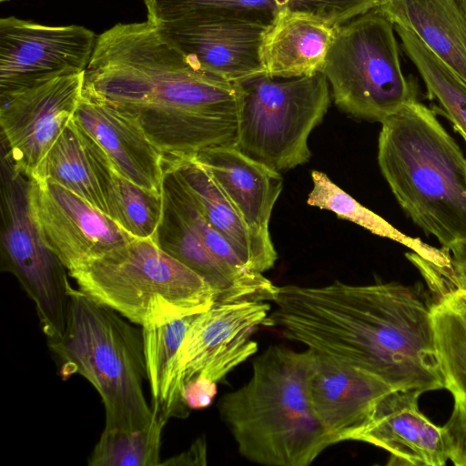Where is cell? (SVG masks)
<instances>
[{
	"mask_svg": "<svg viewBox=\"0 0 466 466\" xmlns=\"http://www.w3.org/2000/svg\"><path fill=\"white\" fill-rule=\"evenodd\" d=\"M83 94L134 119L167 159L237 146L238 84L198 67L148 20L97 35Z\"/></svg>",
	"mask_w": 466,
	"mask_h": 466,
	"instance_id": "6da1fadb",
	"label": "cell"
},
{
	"mask_svg": "<svg viewBox=\"0 0 466 466\" xmlns=\"http://www.w3.org/2000/svg\"><path fill=\"white\" fill-rule=\"evenodd\" d=\"M267 325L394 390L445 389L429 306L395 282L278 288Z\"/></svg>",
	"mask_w": 466,
	"mask_h": 466,
	"instance_id": "7a4b0ae2",
	"label": "cell"
},
{
	"mask_svg": "<svg viewBox=\"0 0 466 466\" xmlns=\"http://www.w3.org/2000/svg\"><path fill=\"white\" fill-rule=\"evenodd\" d=\"M314 351L268 348L249 380L219 400L222 420L238 452L268 466H309L333 445L311 407L309 380Z\"/></svg>",
	"mask_w": 466,
	"mask_h": 466,
	"instance_id": "3957f363",
	"label": "cell"
},
{
	"mask_svg": "<svg viewBox=\"0 0 466 466\" xmlns=\"http://www.w3.org/2000/svg\"><path fill=\"white\" fill-rule=\"evenodd\" d=\"M378 163L397 201L442 248L466 239V158L416 99L381 122Z\"/></svg>",
	"mask_w": 466,
	"mask_h": 466,
	"instance_id": "277c9868",
	"label": "cell"
},
{
	"mask_svg": "<svg viewBox=\"0 0 466 466\" xmlns=\"http://www.w3.org/2000/svg\"><path fill=\"white\" fill-rule=\"evenodd\" d=\"M73 289L63 336L48 342L65 378L79 374L101 397L108 429L136 430L156 415L148 405L142 329Z\"/></svg>",
	"mask_w": 466,
	"mask_h": 466,
	"instance_id": "5b68a950",
	"label": "cell"
},
{
	"mask_svg": "<svg viewBox=\"0 0 466 466\" xmlns=\"http://www.w3.org/2000/svg\"><path fill=\"white\" fill-rule=\"evenodd\" d=\"M78 289L141 328L208 310L218 299L200 275L155 238H135L68 271Z\"/></svg>",
	"mask_w": 466,
	"mask_h": 466,
	"instance_id": "8992f818",
	"label": "cell"
},
{
	"mask_svg": "<svg viewBox=\"0 0 466 466\" xmlns=\"http://www.w3.org/2000/svg\"><path fill=\"white\" fill-rule=\"evenodd\" d=\"M394 32L378 6L335 27L319 72L342 111L381 123L416 99L414 86L402 72Z\"/></svg>",
	"mask_w": 466,
	"mask_h": 466,
	"instance_id": "52a82bcc",
	"label": "cell"
},
{
	"mask_svg": "<svg viewBox=\"0 0 466 466\" xmlns=\"http://www.w3.org/2000/svg\"><path fill=\"white\" fill-rule=\"evenodd\" d=\"M238 84L237 148L279 173L307 163L311 156L309 137L331 100L323 74L291 78L261 75Z\"/></svg>",
	"mask_w": 466,
	"mask_h": 466,
	"instance_id": "ba28073f",
	"label": "cell"
},
{
	"mask_svg": "<svg viewBox=\"0 0 466 466\" xmlns=\"http://www.w3.org/2000/svg\"><path fill=\"white\" fill-rule=\"evenodd\" d=\"M30 178L2 146L1 268L13 274L33 300L47 342L65 331L73 288L68 270L47 248L32 215Z\"/></svg>",
	"mask_w": 466,
	"mask_h": 466,
	"instance_id": "9c48e42d",
	"label": "cell"
},
{
	"mask_svg": "<svg viewBox=\"0 0 466 466\" xmlns=\"http://www.w3.org/2000/svg\"><path fill=\"white\" fill-rule=\"evenodd\" d=\"M85 72L68 73L0 94L2 146L28 177L74 117L83 96Z\"/></svg>",
	"mask_w": 466,
	"mask_h": 466,
	"instance_id": "30bf717a",
	"label": "cell"
},
{
	"mask_svg": "<svg viewBox=\"0 0 466 466\" xmlns=\"http://www.w3.org/2000/svg\"><path fill=\"white\" fill-rule=\"evenodd\" d=\"M97 36L82 25L0 20V94L60 75L86 71Z\"/></svg>",
	"mask_w": 466,
	"mask_h": 466,
	"instance_id": "8fae6325",
	"label": "cell"
},
{
	"mask_svg": "<svg viewBox=\"0 0 466 466\" xmlns=\"http://www.w3.org/2000/svg\"><path fill=\"white\" fill-rule=\"evenodd\" d=\"M29 202L42 238L68 271L133 238L106 213L57 184L30 178Z\"/></svg>",
	"mask_w": 466,
	"mask_h": 466,
	"instance_id": "7c38bea8",
	"label": "cell"
},
{
	"mask_svg": "<svg viewBox=\"0 0 466 466\" xmlns=\"http://www.w3.org/2000/svg\"><path fill=\"white\" fill-rule=\"evenodd\" d=\"M268 25L245 17L208 16L156 25L198 67L240 83L265 75L259 51Z\"/></svg>",
	"mask_w": 466,
	"mask_h": 466,
	"instance_id": "4fadbf2b",
	"label": "cell"
},
{
	"mask_svg": "<svg viewBox=\"0 0 466 466\" xmlns=\"http://www.w3.org/2000/svg\"><path fill=\"white\" fill-rule=\"evenodd\" d=\"M393 390L369 372L314 351L309 400L333 444L353 441L379 401Z\"/></svg>",
	"mask_w": 466,
	"mask_h": 466,
	"instance_id": "5bb4252c",
	"label": "cell"
},
{
	"mask_svg": "<svg viewBox=\"0 0 466 466\" xmlns=\"http://www.w3.org/2000/svg\"><path fill=\"white\" fill-rule=\"evenodd\" d=\"M417 390H393L375 407L368 423L353 441L382 448L393 463L443 466L449 448L443 427L432 423L419 409Z\"/></svg>",
	"mask_w": 466,
	"mask_h": 466,
	"instance_id": "9a60e30c",
	"label": "cell"
},
{
	"mask_svg": "<svg viewBox=\"0 0 466 466\" xmlns=\"http://www.w3.org/2000/svg\"><path fill=\"white\" fill-rule=\"evenodd\" d=\"M74 119L123 176L143 189L162 194L166 157L134 119L84 94Z\"/></svg>",
	"mask_w": 466,
	"mask_h": 466,
	"instance_id": "2e32d148",
	"label": "cell"
},
{
	"mask_svg": "<svg viewBox=\"0 0 466 466\" xmlns=\"http://www.w3.org/2000/svg\"><path fill=\"white\" fill-rule=\"evenodd\" d=\"M192 158L210 176L248 229L273 245L268 224L283 185L281 174L258 162L237 147H218Z\"/></svg>",
	"mask_w": 466,
	"mask_h": 466,
	"instance_id": "e0dca14e",
	"label": "cell"
},
{
	"mask_svg": "<svg viewBox=\"0 0 466 466\" xmlns=\"http://www.w3.org/2000/svg\"><path fill=\"white\" fill-rule=\"evenodd\" d=\"M163 211L155 239L167 253L204 278L217 291V302L273 301L278 292L269 279L216 258L162 193Z\"/></svg>",
	"mask_w": 466,
	"mask_h": 466,
	"instance_id": "ac0fdd59",
	"label": "cell"
},
{
	"mask_svg": "<svg viewBox=\"0 0 466 466\" xmlns=\"http://www.w3.org/2000/svg\"><path fill=\"white\" fill-rule=\"evenodd\" d=\"M155 25L208 16H236L269 24L283 10L314 15L337 27L376 7L380 0H144Z\"/></svg>",
	"mask_w": 466,
	"mask_h": 466,
	"instance_id": "d6986e66",
	"label": "cell"
},
{
	"mask_svg": "<svg viewBox=\"0 0 466 466\" xmlns=\"http://www.w3.org/2000/svg\"><path fill=\"white\" fill-rule=\"evenodd\" d=\"M335 27L305 12L283 10L263 32L260 59L265 75L291 78L320 71Z\"/></svg>",
	"mask_w": 466,
	"mask_h": 466,
	"instance_id": "ffe728a7",
	"label": "cell"
},
{
	"mask_svg": "<svg viewBox=\"0 0 466 466\" xmlns=\"http://www.w3.org/2000/svg\"><path fill=\"white\" fill-rule=\"evenodd\" d=\"M165 165L178 177L193 197L211 226L227 240L243 266L264 273L274 267V245L258 239L233 206L207 173L192 157L167 159Z\"/></svg>",
	"mask_w": 466,
	"mask_h": 466,
	"instance_id": "44dd1931",
	"label": "cell"
},
{
	"mask_svg": "<svg viewBox=\"0 0 466 466\" xmlns=\"http://www.w3.org/2000/svg\"><path fill=\"white\" fill-rule=\"evenodd\" d=\"M271 311L266 301L216 302L196 316L178 350L183 384L196 377L231 344L266 326Z\"/></svg>",
	"mask_w": 466,
	"mask_h": 466,
	"instance_id": "7402d4cb",
	"label": "cell"
},
{
	"mask_svg": "<svg viewBox=\"0 0 466 466\" xmlns=\"http://www.w3.org/2000/svg\"><path fill=\"white\" fill-rule=\"evenodd\" d=\"M378 7L466 82V0H380Z\"/></svg>",
	"mask_w": 466,
	"mask_h": 466,
	"instance_id": "603a6c76",
	"label": "cell"
},
{
	"mask_svg": "<svg viewBox=\"0 0 466 466\" xmlns=\"http://www.w3.org/2000/svg\"><path fill=\"white\" fill-rule=\"evenodd\" d=\"M82 136L107 216L132 238H155L163 211L162 194L143 189L127 178L83 130Z\"/></svg>",
	"mask_w": 466,
	"mask_h": 466,
	"instance_id": "cb8c5ba5",
	"label": "cell"
},
{
	"mask_svg": "<svg viewBox=\"0 0 466 466\" xmlns=\"http://www.w3.org/2000/svg\"><path fill=\"white\" fill-rule=\"evenodd\" d=\"M197 315L141 328L151 408L155 415L166 422L188 414V407L182 397L183 380L177 356Z\"/></svg>",
	"mask_w": 466,
	"mask_h": 466,
	"instance_id": "d4e9b609",
	"label": "cell"
},
{
	"mask_svg": "<svg viewBox=\"0 0 466 466\" xmlns=\"http://www.w3.org/2000/svg\"><path fill=\"white\" fill-rule=\"evenodd\" d=\"M313 187L307 203L309 206L329 210L339 218L353 222L371 233L395 240L438 268L449 263V253L445 248H435L418 238H410L399 231L378 214L360 204L355 198L342 190L323 172H311Z\"/></svg>",
	"mask_w": 466,
	"mask_h": 466,
	"instance_id": "484cf974",
	"label": "cell"
},
{
	"mask_svg": "<svg viewBox=\"0 0 466 466\" xmlns=\"http://www.w3.org/2000/svg\"><path fill=\"white\" fill-rule=\"evenodd\" d=\"M438 299L431 307V317L445 389L454 399H466V291Z\"/></svg>",
	"mask_w": 466,
	"mask_h": 466,
	"instance_id": "4316f807",
	"label": "cell"
},
{
	"mask_svg": "<svg viewBox=\"0 0 466 466\" xmlns=\"http://www.w3.org/2000/svg\"><path fill=\"white\" fill-rule=\"evenodd\" d=\"M32 178L57 184L106 214L103 197L87 157L82 130L74 117L66 126Z\"/></svg>",
	"mask_w": 466,
	"mask_h": 466,
	"instance_id": "83f0119b",
	"label": "cell"
},
{
	"mask_svg": "<svg viewBox=\"0 0 466 466\" xmlns=\"http://www.w3.org/2000/svg\"><path fill=\"white\" fill-rule=\"evenodd\" d=\"M401 46L435 98L466 143V82L411 30L394 25Z\"/></svg>",
	"mask_w": 466,
	"mask_h": 466,
	"instance_id": "f1b7e54d",
	"label": "cell"
},
{
	"mask_svg": "<svg viewBox=\"0 0 466 466\" xmlns=\"http://www.w3.org/2000/svg\"><path fill=\"white\" fill-rule=\"evenodd\" d=\"M166 421L136 430L105 428L88 460L90 466L160 465L161 434Z\"/></svg>",
	"mask_w": 466,
	"mask_h": 466,
	"instance_id": "f546056e",
	"label": "cell"
},
{
	"mask_svg": "<svg viewBox=\"0 0 466 466\" xmlns=\"http://www.w3.org/2000/svg\"><path fill=\"white\" fill-rule=\"evenodd\" d=\"M445 248L449 253L446 268L436 270L425 266L418 267L438 298L455 290L466 291V239L458 240Z\"/></svg>",
	"mask_w": 466,
	"mask_h": 466,
	"instance_id": "4dcf8cb0",
	"label": "cell"
},
{
	"mask_svg": "<svg viewBox=\"0 0 466 466\" xmlns=\"http://www.w3.org/2000/svg\"><path fill=\"white\" fill-rule=\"evenodd\" d=\"M442 427L450 461L456 466H466V399H454L452 412Z\"/></svg>",
	"mask_w": 466,
	"mask_h": 466,
	"instance_id": "1f68e13d",
	"label": "cell"
},
{
	"mask_svg": "<svg viewBox=\"0 0 466 466\" xmlns=\"http://www.w3.org/2000/svg\"><path fill=\"white\" fill-rule=\"evenodd\" d=\"M216 394L217 384L200 377L186 381L182 388V397L188 409L207 408Z\"/></svg>",
	"mask_w": 466,
	"mask_h": 466,
	"instance_id": "d6a6232c",
	"label": "cell"
},
{
	"mask_svg": "<svg viewBox=\"0 0 466 466\" xmlns=\"http://www.w3.org/2000/svg\"><path fill=\"white\" fill-rule=\"evenodd\" d=\"M207 444L204 439H198L190 448L173 458H170L160 465H203L206 464Z\"/></svg>",
	"mask_w": 466,
	"mask_h": 466,
	"instance_id": "836d02e7",
	"label": "cell"
},
{
	"mask_svg": "<svg viewBox=\"0 0 466 466\" xmlns=\"http://www.w3.org/2000/svg\"><path fill=\"white\" fill-rule=\"evenodd\" d=\"M6 1H9V0H0L1 3L6 2Z\"/></svg>",
	"mask_w": 466,
	"mask_h": 466,
	"instance_id": "e575fe53",
	"label": "cell"
}]
</instances>
